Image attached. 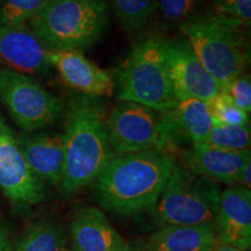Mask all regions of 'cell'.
I'll return each mask as SVG.
<instances>
[{"instance_id":"cell-1","label":"cell","mask_w":251,"mask_h":251,"mask_svg":"<svg viewBox=\"0 0 251 251\" xmlns=\"http://www.w3.org/2000/svg\"><path fill=\"white\" fill-rule=\"evenodd\" d=\"M177 158L162 150L113 156L96 180L93 190L105 209L127 216L149 211L164 190Z\"/></svg>"},{"instance_id":"cell-2","label":"cell","mask_w":251,"mask_h":251,"mask_svg":"<svg viewBox=\"0 0 251 251\" xmlns=\"http://www.w3.org/2000/svg\"><path fill=\"white\" fill-rule=\"evenodd\" d=\"M105 106L96 97L80 94L65 107L64 174L59 185L64 196H74L93 184L114 151L106 128Z\"/></svg>"},{"instance_id":"cell-3","label":"cell","mask_w":251,"mask_h":251,"mask_svg":"<svg viewBox=\"0 0 251 251\" xmlns=\"http://www.w3.org/2000/svg\"><path fill=\"white\" fill-rule=\"evenodd\" d=\"M46 50H83L99 42L108 24L105 0H49L29 21Z\"/></svg>"},{"instance_id":"cell-4","label":"cell","mask_w":251,"mask_h":251,"mask_svg":"<svg viewBox=\"0 0 251 251\" xmlns=\"http://www.w3.org/2000/svg\"><path fill=\"white\" fill-rule=\"evenodd\" d=\"M240 21L216 13H199L179 26L200 63L221 87L227 89L243 74L249 52L240 35Z\"/></svg>"},{"instance_id":"cell-5","label":"cell","mask_w":251,"mask_h":251,"mask_svg":"<svg viewBox=\"0 0 251 251\" xmlns=\"http://www.w3.org/2000/svg\"><path fill=\"white\" fill-rule=\"evenodd\" d=\"M118 98L141 103L157 112L171 111L177 103L165 56V40L142 39L128 55L118 75Z\"/></svg>"},{"instance_id":"cell-6","label":"cell","mask_w":251,"mask_h":251,"mask_svg":"<svg viewBox=\"0 0 251 251\" xmlns=\"http://www.w3.org/2000/svg\"><path fill=\"white\" fill-rule=\"evenodd\" d=\"M220 196L216 181L193 174L177 161L164 190L148 212L158 227L214 224Z\"/></svg>"},{"instance_id":"cell-7","label":"cell","mask_w":251,"mask_h":251,"mask_svg":"<svg viewBox=\"0 0 251 251\" xmlns=\"http://www.w3.org/2000/svg\"><path fill=\"white\" fill-rule=\"evenodd\" d=\"M106 128L115 155L147 150L171 152L164 112L153 111L137 102L119 100L106 117Z\"/></svg>"},{"instance_id":"cell-8","label":"cell","mask_w":251,"mask_h":251,"mask_svg":"<svg viewBox=\"0 0 251 251\" xmlns=\"http://www.w3.org/2000/svg\"><path fill=\"white\" fill-rule=\"evenodd\" d=\"M0 99L15 124L26 131L54 125L65 109L62 100L39 81L7 68L0 69Z\"/></svg>"},{"instance_id":"cell-9","label":"cell","mask_w":251,"mask_h":251,"mask_svg":"<svg viewBox=\"0 0 251 251\" xmlns=\"http://www.w3.org/2000/svg\"><path fill=\"white\" fill-rule=\"evenodd\" d=\"M0 187L14 203L35 205L47 198V186L30 170L13 133L0 120Z\"/></svg>"},{"instance_id":"cell-10","label":"cell","mask_w":251,"mask_h":251,"mask_svg":"<svg viewBox=\"0 0 251 251\" xmlns=\"http://www.w3.org/2000/svg\"><path fill=\"white\" fill-rule=\"evenodd\" d=\"M168 72L176 99H198L209 102L221 87L193 52L187 41H166Z\"/></svg>"},{"instance_id":"cell-11","label":"cell","mask_w":251,"mask_h":251,"mask_svg":"<svg viewBox=\"0 0 251 251\" xmlns=\"http://www.w3.org/2000/svg\"><path fill=\"white\" fill-rule=\"evenodd\" d=\"M216 242L240 249L251 248V192L240 185L221 191L214 222Z\"/></svg>"},{"instance_id":"cell-12","label":"cell","mask_w":251,"mask_h":251,"mask_svg":"<svg viewBox=\"0 0 251 251\" xmlns=\"http://www.w3.org/2000/svg\"><path fill=\"white\" fill-rule=\"evenodd\" d=\"M47 59L71 89L89 97H112L115 84L112 77L77 50H47Z\"/></svg>"},{"instance_id":"cell-13","label":"cell","mask_w":251,"mask_h":251,"mask_svg":"<svg viewBox=\"0 0 251 251\" xmlns=\"http://www.w3.org/2000/svg\"><path fill=\"white\" fill-rule=\"evenodd\" d=\"M170 151L187 144L188 149L206 146L213 128V118L207 102L181 99L171 111L164 112Z\"/></svg>"},{"instance_id":"cell-14","label":"cell","mask_w":251,"mask_h":251,"mask_svg":"<svg viewBox=\"0 0 251 251\" xmlns=\"http://www.w3.org/2000/svg\"><path fill=\"white\" fill-rule=\"evenodd\" d=\"M47 50L26 25L9 26L0 23V62L21 74L47 75L51 65Z\"/></svg>"},{"instance_id":"cell-15","label":"cell","mask_w":251,"mask_h":251,"mask_svg":"<svg viewBox=\"0 0 251 251\" xmlns=\"http://www.w3.org/2000/svg\"><path fill=\"white\" fill-rule=\"evenodd\" d=\"M249 162L250 149L235 151L202 146L184 151V165L188 170L228 186L238 184L241 170Z\"/></svg>"},{"instance_id":"cell-16","label":"cell","mask_w":251,"mask_h":251,"mask_svg":"<svg viewBox=\"0 0 251 251\" xmlns=\"http://www.w3.org/2000/svg\"><path fill=\"white\" fill-rule=\"evenodd\" d=\"M19 148L30 170L45 183L59 186L64 174V136L63 133H43L17 139Z\"/></svg>"},{"instance_id":"cell-17","label":"cell","mask_w":251,"mask_h":251,"mask_svg":"<svg viewBox=\"0 0 251 251\" xmlns=\"http://www.w3.org/2000/svg\"><path fill=\"white\" fill-rule=\"evenodd\" d=\"M76 251H119L126 241L96 207H85L76 213L70 227Z\"/></svg>"},{"instance_id":"cell-18","label":"cell","mask_w":251,"mask_h":251,"mask_svg":"<svg viewBox=\"0 0 251 251\" xmlns=\"http://www.w3.org/2000/svg\"><path fill=\"white\" fill-rule=\"evenodd\" d=\"M214 224L164 226L150 235L149 251H212L216 246Z\"/></svg>"},{"instance_id":"cell-19","label":"cell","mask_w":251,"mask_h":251,"mask_svg":"<svg viewBox=\"0 0 251 251\" xmlns=\"http://www.w3.org/2000/svg\"><path fill=\"white\" fill-rule=\"evenodd\" d=\"M12 251H67V237L59 226L41 221L30 227Z\"/></svg>"},{"instance_id":"cell-20","label":"cell","mask_w":251,"mask_h":251,"mask_svg":"<svg viewBox=\"0 0 251 251\" xmlns=\"http://www.w3.org/2000/svg\"><path fill=\"white\" fill-rule=\"evenodd\" d=\"M115 14L128 33L142 29L157 11L156 0H111Z\"/></svg>"},{"instance_id":"cell-21","label":"cell","mask_w":251,"mask_h":251,"mask_svg":"<svg viewBox=\"0 0 251 251\" xmlns=\"http://www.w3.org/2000/svg\"><path fill=\"white\" fill-rule=\"evenodd\" d=\"M250 126H228L214 121L206 146L241 151L250 149Z\"/></svg>"},{"instance_id":"cell-22","label":"cell","mask_w":251,"mask_h":251,"mask_svg":"<svg viewBox=\"0 0 251 251\" xmlns=\"http://www.w3.org/2000/svg\"><path fill=\"white\" fill-rule=\"evenodd\" d=\"M49 0H0V23L21 26L29 23Z\"/></svg>"},{"instance_id":"cell-23","label":"cell","mask_w":251,"mask_h":251,"mask_svg":"<svg viewBox=\"0 0 251 251\" xmlns=\"http://www.w3.org/2000/svg\"><path fill=\"white\" fill-rule=\"evenodd\" d=\"M207 105L216 122L228 126H250L249 114L238 108L227 93L218 94Z\"/></svg>"},{"instance_id":"cell-24","label":"cell","mask_w":251,"mask_h":251,"mask_svg":"<svg viewBox=\"0 0 251 251\" xmlns=\"http://www.w3.org/2000/svg\"><path fill=\"white\" fill-rule=\"evenodd\" d=\"M156 2L166 23L179 27L200 13L202 0H156Z\"/></svg>"},{"instance_id":"cell-25","label":"cell","mask_w":251,"mask_h":251,"mask_svg":"<svg viewBox=\"0 0 251 251\" xmlns=\"http://www.w3.org/2000/svg\"><path fill=\"white\" fill-rule=\"evenodd\" d=\"M224 92L230 97L238 108L249 114L251 111V80L249 74H242L235 78Z\"/></svg>"},{"instance_id":"cell-26","label":"cell","mask_w":251,"mask_h":251,"mask_svg":"<svg viewBox=\"0 0 251 251\" xmlns=\"http://www.w3.org/2000/svg\"><path fill=\"white\" fill-rule=\"evenodd\" d=\"M218 13L249 26L251 20V0H214Z\"/></svg>"},{"instance_id":"cell-27","label":"cell","mask_w":251,"mask_h":251,"mask_svg":"<svg viewBox=\"0 0 251 251\" xmlns=\"http://www.w3.org/2000/svg\"><path fill=\"white\" fill-rule=\"evenodd\" d=\"M237 185H240V186H243L246 188H249L250 190V187H251V162L247 163V164L243 166L242 170H241Z\"/></svg>"},{"instance_id":"cell-28","label":"cell","mask_w":251,"mask_h":251,"mask_svg":"<svg viewBox=\"0 0 251 251\" xmlns=\"http://www.w3.org/2000/svg\"><path fill=\"white\" fill-rule=\"evenodd\" d=\"M119 251H149L146 243H127L125 242L124 246Z\"/></svg>"},{"instance_id":"cell-29","label":"cell","mask_w":251,"mask_h":251,"mask_svg":"<svg viewBox=\"0 0 251 251\" xmlns=\"http://www.w3.org/2000/svg\"><path fill=\"white\" fill-rule=\"evenodd\" d=\"M0 251H12L6 235L0 230Z\"/></svg>"},{"instance_id":"cell-30","label":"cell","mask_w":251,"mask_h":251,"mask_svg":"<svg viewBox=\"0 0 251 251\" xmlns=\"http://www.w3.org/2000/svg\"><path fill=\"white\" fill-rule=\"evenodd\" d=\"M212 251H250V250H244V249H240V248H235V247H230V246H225V244H218L214 249Z\"/></svg>"}]
</instances>
